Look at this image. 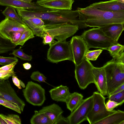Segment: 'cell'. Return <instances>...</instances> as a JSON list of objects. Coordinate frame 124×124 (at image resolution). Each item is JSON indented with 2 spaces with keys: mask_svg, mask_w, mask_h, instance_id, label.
Returning <instances> with one entry per match:
<instances>
[{
  "mask_svg": "<svg viewBox=\"0 0 124 124\" xmlns=\"http://www.w3.org/2000/svg\"><path fill=\"white\" fill-rule=\"evenodd\" d=\"M16 10L21 18L32 16L40 18L45 24L67 23L78 26L79 29L87 27L79 19V12L77 9L75 10H56L43 12L23 9Z\"/></svg>",
  "mask_w": 124,
  "mask_h": 124,
  "instance_id": "1",
  "label": "cell"
},
{
  "mask_svg": "<svg viewBox=\"0 0 124 124\" xmlns=\"http://www.w3.org/2000/svg\"><path fill=\"white\" fill-rule=\"evenodd\" d=\"M77 9L79 19L87 27L99 28L109 24L124 23V11L111 12L88 6Z\"/></svg>",
  "mask_w": 124,
  "mask_h": 124,
  "instance_id": "2",
  "label": "cell"
},
{
  "mask_svg": "<svg viewBox=\"0 0 124 124\" xmlns=\"http://www.w3.org/2000/svg\"><path fill=\"white\" fill-rule=\"evenodd\" d=\"M106 77L107 96L124 84V62L113 58L102 66Z\"/></svg>",
  "mask_w": 124,
  "mask_h": 124,
  "instance_id": "3",
  "label": "cell"
},
{
  "mask_svg": "<svg viewBox=\"0 0 124 124\" xmlns=\"http://www.w3.org/2000/svg\"><path fill=\"white\" fill-rule=\"evenodd\" d=\"M89 49L93 48L107 50L110 46L118 43L107 36L99 28L85 31L81 35Z\"/></svg>",
  "mask_w": 124,
  "mask_h": 124,
  "instance_id": "4",
  "label": "cell"
},
{
  "mask_svg": "<svg viewBox=\"0 0 124 124\" xmlns=\"http://www.w3.org/2000/svg\"><path fill=\"white\" fill-rule=\"evenodd\" d=\"M92 95V106L86 116V120L90 124H95L116 111L114 110L109 111L107 109L105 106L106 98L100 93L94 92Z\"/></svg>",
  "mask_w": 124,
  "mask_h": 124,
  "instance_id": "5",
  "label": "cell"
},
{
  "mask_svg": "<svg viewBox=\"0 0 124 124\" xmlns=\"http://www.w3.org/2000/svg\"><path fill=\"white\" fill-rule=\"evenodd\" d=\"M49 47L47 55L48 61L55 63L66 60L73 62L70 42L57 41Z\"/></svg>",
  "mask_w": 124,
  "mask_h": 124,
  "instance_id": "6",
  "label": "cell"
},
{
  "mask_svg": "<svg viewBox=\"0 0 124 124\" xmlns=\"http://www.w3.org/2000/svg\"><path fill=\"white\" fill-rule=\"evenodd\" d=\"M79 29L76 25L67 23L45 24L44 33L48 34L58 41L66 40Z\"/></svg>",
  "mask_w": 124,
  "mask_h": 124,
  "instance_id": "7",
  "label": "cell"
},
{
  "mask_svg": "<svg viewBox=\"0 0 124 124\" xmlns=\"http://www.w3.org/2000/svg\"><path fill=\"white\" fill-rule=\"evenodd\" d=\"M75 66V77L81 89L84 90L90 84L94 83L92 73L94 66L90 60L85 57L80 63Z\"/></svg>",
  "mask_w": 124,
  "mask_h": 124,
  "instance_id": "8",
  "label": "cell"
},
{
  "mask_svg": "<svg viewBox=\"0 0 124 124\" xmlns=\"http://www.w3.org/2000/svg\"><path fill=\"white\" fill-rule=\"evenodd\" d=\"M25 88L22 92L26 101L34 106L42 105L46 100L45 89L31 81L28 82Z\"/></svg>",
  "mask_w": 124,
  "mask_h": 124,
  "instance_id": "9",
  "label": "cell"
},
{
  "mask_svg": "<svg viewBox=\"0 0 124 124\" xmlns=\"http://www.w3.org/2000/svg\"><path fill=\"white\" fill-rule=\"evenodd\" d=\"M93 96L83 99L77 107L67 117L69 124H79L86 120V116L93 104Z\"/></svg>",
  "mask_w": 124,
  "mask_h": 124,
  "instance_id": "10",
  "label": "cell"
},
{
  "mask_svg": "<svg viewBox=\"0 0 124 124\" xmlns=\"http://www.w3.org/2000/svg\"><path fill=\"white\" fill-rule=\"evenodd\" d=\"M70 43L73 62L75 65H78L83 61L89 49L81 35L73 36Z\"/></svg>",
  "mask_w": 124,
  "mask_h": 124,
  "instance_id": "11",
  "label": "cell"
},
{
  "mask_svg": "<svg viewBox=\"0 0 124 124\" xmlns=\"http://www.w3.org/2000/svg\"><path fill=\"white\" fill-rule=\"evenodd\" d=\"M0 98L16 105L21 112L23 111L25 103L18 96L8 79L4 80L0 84Z\"/></svg>",
  "mask_w": 124,
  "mask_h": 124,
  "instance_id": "12",
  "label": "cell"
},
{
  "mask_svg": "<svg viewBox=\"0 0 124 124\" xmlns=\"http://www.w3.org/2000/svg\"><path fill=\"white\" fill-rule=\"evenodd\" d=\"M28 27L27 25L21 24L6 17L0 22V34L10 40L13 32L16 31L23 32Z\"/></svg>",
  "mask_w": 124,
  "mask_h": 124,
  "instance_id": "13",
  "label": "cell"
},
{
  "mask_svg": "<svg viewBox=\"0 0 124 124\" xmlns=\"http://www.w3.org/2000/svg\"><path fill=\"white\" fill-rule=\"evenodd\" d=\"M0 5L9 6L16 9H25L40 12L52 11V9L46 8L36 3L26 2L19 0H0Z\"/></svg>",
  "mask_w": 124,
  "mask_h": 124,
  "instance_id": "14",
  "label": "cell"
},
{
  "mask_svg": "<svg viewBox=\"0 0 124 124\" xmlns=\"http://www.w3.org/2000/svg\"><path fill=\"white\" fill-rule=\"evenodd\" d=\"M92 73L94 83L98 90L104 96L107 95V85L105 71L102 67H93Z\"/></svg>",
  "mask_w": 124,
  "mask_h": 124,
  "instance_id": "15",
  "label": "cell"
},
{
  "mask_svg": "<svg viewBox=\"0 0 124 124\" xmlns=\"http://www.w3.org/2000/svg\"><path fill=\"white\" fill-rule=\"evenodd\" d=\"M111 12L124 11V0H110L95 2L88 6Z\"/></svg>",
  "mask_w": 124,
  "mask_h": 124,
  "instance_id": "16",
  "label": "cell"
},
{
  "mask_svg": "<svg viewBox=\"0 0 124 124\" xmlns=\"http://www.w3.org/2000/svg\"><path fill=\"white\" fill-rule=\"evenodd\" d=\"M74 0H39L36 3L46 8L59 10H72Z\"/></svg>",
  "mask_w": 124,
  "mask_h": 124,
  "instance_id": "17",
  "label": "cell"
},
{
  "mask_svg": "<svg viewBox=\"0 0 124 124\" xmlns=\"http://www.w3.org/2000/svg\"><path fill=\"white\" fill-rule=\"evenodd\" d=\"M21 19L32 31L34 35L42 38L44 32L45 25L42 20L39 18L32 16Z\"/></svg>",
  "mask_w": 124,
  "mask_h": 124,
  "instance_id": "18",
  "label": "cell"
},
{
  "mask_svg": "<svg viewBox=\"0 0 124 124\" xmlns=\"http://www.w3.org/2000/svg\"><path fill=\"white\" fill-rule=\"evenodd\" d=\"M106 35L117 41L124 29V23L109 24L99 28Z\"/></svg>",
  "mask_w": 124,
  "mask_h": 124,
  "instance_id": "19",
  "label": "cell"
},
{
  "mask_svg": "<svg viewBox=\"0 0 124 124\" xmlns=\"http://www.w3.org/2000/svg\"><path fill=\"white\" fill-rule=\"evenodd\" d=\"M52 99L55 101L65 102L70 93L69 88L62 85L55 87L49 91Z\"/></svg>",
  "mask_w": 124,
  "mask_h": 124,
  "instance_id": "20",
  "label": "cell"
},
{
  "mask_svg": "<svg viewBox=\"0 0 124 124\" xmlns=\"http://www.w3.org/2000/svg\"><path fill=\"white\" fill-rule=\"evenodd\" d=\"M39 111L44 113L49 118L52 124H54L63 111L58 105L53 103L43 107Z\"/></svg>",
  "mask_w": 124,
  "mask_h": 124,
  "instance_id": "21",
  "label": "cell"
},
{
  "mask_svg": "<svg viewBox=\"0 0 124 124\" xmlns=\"http://www.w3.org/2000/svg\"><path fill=\"white\" fill-rule=\"evenodd\" d=\"M124 121V112L117 110L95 124H120Z\"/></svg>",
  "mask_w": 124,
  "mask_h": 124,
  "instance_id": "22",
  "label": "cell"
},
{
  "mask_svg": "<svg viewBox=\"0 0 124 124\" xmlns=\"http://www.w3.org/2000/svg\"><path fill=\"white\" fill-rule=\"evenodd\" d=\"M83 97L82 94L77 92L70 93L65 102L67 108L72 112L79 104Z\"/></svg>",
  "mask_w": 124,
  "mask_h": 124,
  "instance_id": "23",
  "label": "cell"
},
{
  "mask_svg": "<svg viewBox=\"0 0 124 124\" xmlns=\"http://www.w3.org/2000/svg\"><path fill=\"white\" fill-rule=\"evenodd\" d=\"M124 46L118 43L109 46L107 50L113 58L124 62Z\"/></svg>",
  "mask_w": 124,
  "mask_h": 124,
  "instance_id": "24",
  "label": "cell"
},
{
  "mask_svg": "<svg viewBox=\"0 0 124 124\" xmlns=\"http://www.w3.org/2000/svg\"><path fill=\"white\" fill-rule=\"evenodd\" d=\"M31 124H52L49 118L45 114L37 110L30 119Z\"/></svg>",
  "mask_w": 124,
  "mask_h": 124,
  "instance_id": "25",
  "label": "cell"
},
{
  "mask_svg": "<svg viewBox=\"0 0 124 124\" xmlns=\"http://www.w3.org/2000/svg\"><path fill=\"white\" fill-rule=\"evenodd\" d=\"M2 13L6 17L12 20L21 24L27 25L22 20L16 12L15 8L9 6H7L2 12Z\"/></svg>",
  "mask_w": 124,
  "mask_h": 124,
  "instance_id": "26",
  "label": "cell"
},
{
  "mask_svg": "<svg viewBox=\"0 0 124 124\" xmlns=\"http://www.w3.org/2000/svg\"><path fill=\"white\" fill-rule=\"evenodd\" d=\"M16 46L10 40L5 38L0 34V54L13 51Z\"/></svg>",
  "mask_w": 124,
  "mask_h": 124,
  "instance_id": "27",
  "label": "cell"
},
{
  "mask_svg": "<svg viewBox=\"0 0 124 124\" xmlns=\"http://www.w3.org/2000/svg\"><path fill=\"white\" fill-rule=\"evenodd\" d=\"M34 37L33 31L28 27L23 33L19 40L16 45V46L18 45L23 46L27 41Z\"/></svg>",
  "mask_w": 124,
  "mask_h": 124,
  "instance_id": "28",
  "label": "cell"
},
{
  "mask_svg": "<svg viewBox=\"0 0 124 124\" xmlns=\"http://www.w3.org/2000/svg\"><path fill=\"white\" fill-rule=\"evenodd\" d=\"M7 124H21V121L19 116L15 114L7 115L0 114Z\"/></svg>",
  "mask_w": 124,
  "mask_h": 124,
  "instance_id": "29",
  "label": "cell"
},
{
  "mask_svg": "<svg viewBox=\"0 0 124 124\" xmlns=\"http://www.w3.org/2000/svg\"><path fill=\"white\" fill-rule=\"evenodd\" d=\"M12 54L16 57H18L21 59L24 60L31 61L32 59V56L31 55H29L25 53L20 46L18 49L14 50Z\"/></svg>",
  "mask_w": 124,
  "mask_h": 124,
  "instance_id": "30",
  "label": "cell"
},
{
  "mask_svg": "<svg viewBox=\"0 0 124 124\" xmlns=\"http://www.w3.org/2000/svg\"><path fill=\"white\" fill-rule=\"evenodd\" d=\"M108 97V100L113 101L122 105L124 102V90L111 95Z\"/></svg>",
  "mask_w": 124,
  "mask_h": 124,
  "instance_id": "31",
  "label": "cell"
},
{
  "mask_svg": "<svg viewBox=\"0 0 124 124\" xmlns=\"http://www.w3.org/2000/svg\"><path fill=\"white\" fill-rule=\"evenodd\" d=\"M102 51V49L88 50L86 53L85 57L89 60L95 61L97 59Z\"/></svg>",
  "mask_w": 124,
  "mask_h": 124,
  "instance_id": "32",
  "label": "cell"
},
{
  "mask_svg": "<svg viewBox=\"0 0 124 124\" xmlns=\"http://www.w3.org/2000/svg\"><path fill=\"white\" fill-rule=\"evenodd\" d=\"M0 104L12 109L19 114L21 113L20 109L16 105L9 101L0 98Z\"/></svg>",
  "mask_w": 124,
  "mask_h": 124,
  "instance_id": "33",
  "label": "cell"
},
{
  "mask_svg": "<svg viewBox=\"0 0 124 124\" xmlns=\"http://www.w3.org/2000/svg\"><path fill=\"white\" fill-rule=\"evenodd\" d=\"M31 78L33 80L39 82H44L47 83L46 81V78L42 73L39 71L33 72L31 76Z\"/></svg>",
  "mask_w": 124,
  "mask_h": 124,
  "instance_id": "34",
  "label": "cell"
},
{
  "mask_svg": "<svg viewBox=\"0 0 124 124\" xmlns=\"http://www.w3.org/2000/svg\"><path fill=\"white\" fill-rule=\"evenodd\" d=\"M18 62V59L15 56L4 57L0 56V65H2L4 66Z\"/></svg>",
  "mask_w": 124,
  "mask_h": 124,
  "instance_id": "35",
  "label": "cell"
},
{
  "mask_svg": "<svg viewBox=\"0 0 124 124\" xmlns=\"http://www.w3.org/2000/svg\"><path fill=\"white\" fill-rule=\"evenodd\" d=\"M42 38L43 39V44L45 45L48 44L49 46L56 42L53 37L47 33H43Z\"/></svg>",
  "mask_w": 124,
  "mask_h": 124,
  "instance_id": "36",
  "label": "cell"
},
{
  "mask_svg": "<svg viewBox=\"0 0 124 124\" xmlns=\"http://www.w3.org/2000/svg\"><path fill=\"white\" fill-rule=\"evenodd\" d=\"M23 32L20 31L13 32L11 35L10 40L12 43L16 45L19 40Z\"/></svg>",
  "mask_w": 124,
  "mask_h": 124,
  "instance_id": "37",
  "label": "cell"
},
{
  "mask_svg": "<svg viewBox=\"0 0 124 124\" xmlns=\"http://www.w3.org/2000/svg\"><path fill=\"white\" fill-rule=\"evenodd\" d=\"M13 69L9 71L0 72V79L3 80L8 79L10 77L16 75V72Z\"/></svg>",
  "mask_w": 124,
  "mask_h": 124,
  "instance_id": "38",
  "label": "cell"
},
{
  "mask_svg": "<svg viewBox=\"0 0 124 124\" xmlns=\"http://www.w3.org/2000/svg\"><path fill=\"white\" fill-rule=\"evenodd\" d=\"M120 103L117 102L108 100L106 103L105 104V106L107 109L109 111H112L117 107L121 105Z\"/></svg>",
  "mask_w": 124,
  "mask_h": 124,
  "instance_id": "39",
  "label": "cell"
},
{
  "mask_svg": "<svg viewBox=\"0 0 124 124\" xmlns=\"http://www.w3.org/2000/svg\"><path fill=\"white\" fill-rule=\"evenodd\" d=\"M18 62H15L11 64L4 65L0 68V72H5L14 69L15 66Z\"/></svg>",
  "mask_w": 124,
  "mask_h": 124,
  "instance_id": "40",
  "label": "cell"
},
{
  "mask_svg": "<svg viewBox=\"0 0 124 124\" xmlns=\"http://www.w3.org/2000/svg\"><path fill=\"white\" fill-rule=\"evenodd\" d=\"M69 124L67 117L65 118L61 115L56 120L54 124Z\"/></svg>",
  "mask_w": 124,
  "mask_h": 124,
  "instance_id": "41",
  "label": "cell"
},
{
  "mask_svg": "<svg viewBox=\"0 0 124 124\" xmlns=\"http://www.w3.org/2000/svg\"><path fill=\"white\" fill-rule=\"evenodd\" d=\"M12 79L13 83L19 89H21L22 87L20 84V80H19L17 77L15 75L12 76Z\"/></svg>",
  "mask_w": 124,
  "mask_h": 124,
  "instance_id": "42",
  "label": "cell"
},
{
  "mask_svg": "<svg viewBox=\"0 0 124 124\" xmlns=\"http://www.w3.org/2000/svg\"><path fill=\"white\" fill-rule=\"evenodd\" d=\"M123 90H124V84L120 85L117 88L111 93L110 95L117 93Z\"/></svg>",
  "mask_w": 124,
  "mask_h": 124,
  "instance_id": "43",
  "label": "cell"
},
{
  "mask_svg": "<svg viewBox=\"0 0 124 124\" xmlns=\"http://www.w3.org/2000/svg\"><path fill=\"white\" fill-rule=\"evenodd\" d=\"M23 66L24 68L26 70H29L31 67V64L28 62L23 63Z\"/></svg>",
  "mask_w": 124,
  "mask_h": 124,
  "instance_id": "44",
  "label": "cell"
},
{
  "mask_svg": "<svg viewBox=\"0 0 124 124\" xmlns=\"http://www.w3.org/2000/svg\"><path fill=\"white\" fill-rule=\"evenodd\" d=\"M0 124H7L0 114Z\"/></svg>",
  "mask_w": 124,
  "mask_h": 124,
  "instance_id": "45",
  "label": "cell"
},
{
  "mask_svg": "<svg viewBox=\"0 0 124 124\" xmlns=\"http://www.w3.org/2000/svg\"><path fill=\"white\" fill-rule=\"evenodd\" d=\"M20 84L23 88L25 87V85L24 83L21 80H20Z\"/></svg>",
  "mask_w": 124,
  "mask_h": 124,
  "instance_id": "46",
  "label": "cell"
},
{
  "mask_svg": "<svg viewBox=\"0 0 124 124\" xmlns=\"http://www.w3.org/2000/svg\"><path fill=\"white\" fill-rule=\"evenodd\" d=\"M22 1H23L25 2H32V1L35 0H19Z\"/></svg>",
  "mask_w": 124,
  "mask_h": 124,
  "instance_id": "47",
  "label": "cell"
},
{
  "mask_svg": "<svg viewBox=\"0 0 124 124\" xmlns=\"http://www.w3.org/2000/svg\"><path fill=\"white\" fill-rule=\"evenodd\" d=\"M4 80H5L0 79V84Z\"/></svg>",
  "mask_w": 124,
  "mask_h": 124,
  "instance_id": "48",
  "label": "cell"
},
{
  "mask_svg": "<svg viewBox=\"0 0 124 124\" xmlns=\"http://www.w3.org/2000/svg\"><path fill=\"white\" fill-rule=\"evenodd\" d=\"M1 105L0 104V105Z\"/></svg>",
  "mask_w": 124,
  "mask_h": 124,
  "instance_id": "49",
  "label": "cell"
}]
</instances>
